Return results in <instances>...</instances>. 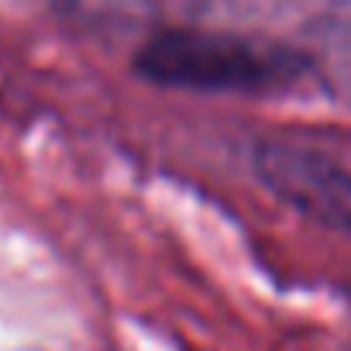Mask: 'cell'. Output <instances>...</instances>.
Returning a JSON list of instances; mask_svg holds the SVG:
<instances>
[{"label":"cell","instance_id":"1","mask_svg":"<svg viewBox=\"0 0 351 351\" xmlns=\"http://www.w3.org/2000/svg\"><path fill=\"white\" fill-rule=\"evenodd\" d=\"M134 73L169 90L272 97L296 90L313 73V59L293 45L234 32L162 28L138 49Z\"/></svg>","mask_w":351,"mask_h":351},{"label":"cell","instance_id":"2","mask_svg":"<svg viewBox=\"0 0 351 351\" xmlns=\"http://www.w3.org/2000/svg\"><path fill=\"white\" fill-rule=\"evenodd\" d=\"M252 165L262 186L300 217L351 234V169L334 155L303 141L269 138L255 145Z\"/></svg>","mask_w":351,"mask_h":351}]
</instances>
